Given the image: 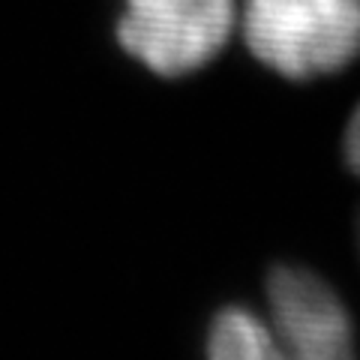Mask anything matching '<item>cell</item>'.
<instances>
[{
	"label": "cell",
	"instance_id": "cell-1",
	"mask_svg": "<svg viewBox=\"0 0 360 360\" xmlns=\"http://www.w3.org/2000/svg\"><path fill=\"white\" fill-rule=\"evenodd\" d=\"M270 321L231 307L213 319L207 360H354V328L336 291L307 267L267 279Z\"/></svg>",
	"mask_w": 360,
	"mask_h": 360
},
{
	"label": "cell",
	"instance_id": "cell-2",
	"mask_svg": "<svg viewBox=\"0 0 360 360\" xmlns=\"http://www.w3.org/2000/svg\"><path fill=\"white\" fill-rule=\"evenodd\" d=\"M238 18L252 58L291 82L333 75L360 54V0H243Z\"/></svg>",
	"mask_w": 360,
	"mask_h": 360
},
{
	"label": "cell",
	"instance_id": "cell-3",
	"mask_svg": "<svg viewBox=\"0 0 360 360\" xmlns=\"http://www.w3.org/2000/svg\"><path fill=\"white\" fill-rule=\"evenodd\" d=\"M238 9V0H123L117 42L156 75H189L225 49Z\"/></svg>",
	"mask_w": 360,
	"mask_h": 360
},
{
	"label": "cell",
	"instance_id": "cell-4",
	"mask_svg": "<svg viewBox=\"0 0 360 360\" xmlns=\"http://www.w3.org/2000/svg\"><path fill=\"white\" fill-rule=\"evenodd\" d=\"M345 160L360 174V105L354 108L352 120H348V129H345Z\"/></svg>",
	"mask_w": 360,
	"mask_h": 360
}]
</instances>
